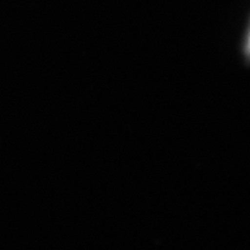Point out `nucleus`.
<instances>
[{"instance_id":"1","label":"nucleus","mask_w":250,"mask_h":250,"mask_svg":"<svg viewBox=\"0 0 250 250\" xmlns=\"http://www.w3.org/2000/svg\"><path fill=\"white\" fill-rule=\"evenodd\" d=\"M245 52H247L248 56L250 57V32L249 35H248V40H247V47H245Z\"/></svg>"}]
</instances>
